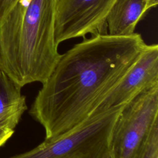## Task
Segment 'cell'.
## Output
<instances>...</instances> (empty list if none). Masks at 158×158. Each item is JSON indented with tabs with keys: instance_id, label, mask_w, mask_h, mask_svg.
<instances>
[{
	"instance_id": "1",
	"label": "cell",
	"mask_w": 158,
	"mask_h": 158,
	"mask_svg": "<svg viewBox=\"0 0 158 158\" xmlns=\"http://www.w3.org/2000/svg\"><path fill=\"white\" fill-rule=\"evenodd\" d=\"M146 46L136 33H99L61 54L29 111L43 127L45 139L64 133L91 116Z\"/></svg>"
},
{
	"instance_id": "2",
	"label": "cell",
	"mask_w": 158,
	"mask_h": 158,
	"mask_svg": "<svg viewBox=\"0 0 158 158\" xmlns=\"http://www.w3.org/2000/svg\"><path fill=\"white\" fill-rule=\"evenodd\" d=\"M57 0H19L0 21V70L17 85L50 76L60 55L55 41Z\"/></svg>"
},
{
	"instance_id": "3",
	"label": "cell",
	"mask_w": 158,
	"mask_h": 158,
	"mask_svg": "<svg viewBox=\"0 0 158 158\" xmlns=\"http://www.w3.org/2000/svg\"><path fill=\"white\" fill-rule=\"evenodd\" d=\"M124 105L96 112L68 131L8 158H101L108 153L112 130Z\"/></svg>"
},
{
	"instance_id": "4",
	"label": "cell",
	"mask_w": 158,
	"mask_h": 158,
	"mask_svg": "<svg viewBox=\"0 0 158 158\" xmlns=\"http://www.w3.org/2000/svg\"><path fill=\"white\" fill-rule=\"evenodd\" d=\"M158 123V86L125 104L114 125L109 144L110 158H135Z\"/></svg>"
},
{
	"instance_id": "5",
	"label": "cell",
	"mask_w": 158,
	"mask_h": 158,
	"mask_svg": "<svg viewBox=\"0 0 158 158\" xmlns=\"http://www.w3.org/2000/svg\"><path fill=\"white\" fill-rule=\"evenodd\" d=\"M115 0H57L54 35L57 45L87 34L106 32V19Z\"/></svg>"
},
{
	"instance_id": "6",
	"label": "cell",
	"mask_w": 158,
	"mask_h": 158,
	"mask_svg": "<svg viewBox=\"0 0 158 158\" xmlns=\"http://www.w3.org/2000/svg\"><path fill=\"white\" fill-rule=\"evenodd\" d=\"M155 86H158V45L146 44L137 60L94 113L124 105L139 93Z\"/></svg>"
},
{
	"instance_id": "7",
	"label": "cell",
	"mask_w": 158,
	"mask_h": 158,
	"mask_svg": "<svg viewBox=\"0 0 158 158\" xmlns=\"http://www.w3.org/2000/svg\"><path fill=\"white\" fill-rule=\"evenodd\" d=\"M147 0H115L106 19L108 34L129 36L148 10Z\"/></svg>"
},
{
	"instance_id": "8",
	"label": "cell",
	"mask_w": 158,
	"mask_h": 158,
	"mask_svg": "<svg viewBox=\"0 0 158 158\" xmlns=\"http://www.w3.org/2000/svg\"><path fill=\"white\" fill-rule=\"evenodd\" d=\"M17 85L0 70V117L18 124L27 109L26 98Z\"/></svg>"
},
{
	"instance_id": "9",
	"label": "cell",
	"mask_w": 158,
	"mask_h": 158,
	"mask_svg": "<svg viewBox=\"0 0 158 158\" xmlns=\"http://www.w3.org/2000/svg\"><path fill=\"white\" fill-rule=\"evenodd\" d=\"M135 158H158V123L152 129Z\"/></svg>"
},
{
	"instance_id": "10",
	"label": "cell",
	"mask_w": 158,
	"mask_h": 158,
	"mask_svg": "<svg viewBox=\"0 0 158 158\" xmlns=\"http://www.w3.org/2000/svg\"><path fill=\"white\" fill-rule=\"evenodd\" d=\"M17 125L9 119L0 117V147L12 136Z\"/></svg>"
},
{
	"instance_id": "11",
	"label": "cell",
	"mask_w": 158,
	"mask_h": 158,
	"mask_svg": "<svg viewBox=\"0 0 158 158\" xmlns=\"http://www.w3.org/2000/svg\"><path fill=\"white\" fill-rule=\"evenodd\" d=\"M19 0H0V21Z\"/></svg>"
},
{
	"instance_id": "12",
	"label": "cell",
	"mask_w": 158,
	"mask_h": 158,
	"mask_svg": "<svg viewBox=\"0 0 158 158\" xmlns=\"http://www.w3.org/2000/svg\"><path fill=\"white\" fill-rule=\"evenodd\" d=\"M158 4V0H147L148 9H150L152 7H156Z\"/></svg>"
},
{
	"instance_id": "13",
	"label": "cell",
	"mask_w": 158,
	"mask_h": 158,
	"mask_svg": "<svg viewBox=\"0 0 158 158\" xmlns=\"http://www.w3.org/2000/svg\"><path fill=\"white\" fill-rule=\"evenodd\" d=\"M101 158H110V156H109V154L107 153V154H106V155H104L103 157H102Z\"/></svg>"
}]
</instances>
